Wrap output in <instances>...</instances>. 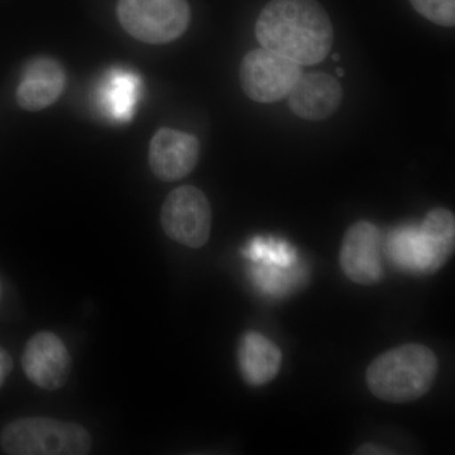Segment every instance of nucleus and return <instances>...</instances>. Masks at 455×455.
Returning a JSON list of instances; mask_svg holds the SVG:
<instances>
[{
    "mask_svg": "<svg viewBox=\"0 0 455 455\" xmlns=\"http://www.w3.org/2000/svg\"><path fill=\"white\" fill-rule=\"evenodd\" d=\"M418 13L443 27L455 25V0H410Z\"/></svg>",
    "mask_w": 455,
    "mask_h": 455,
    "instance_id": "4468645a",
    "label": "nucleus"
},
{
    "mask_svg": "<svg viewBox=\"0 0 455 455\" xmlns=\"http://www.w3.org/2000/svg\"><path fill=\"white\" fill-rule=\"evenodd\" d=\"M12 368H13V362H12L11 355H8L7 350L0 347V387L7 379L9 373L12 372Z\"/></svg>",
    "mask_w": 455,
    "mask_h": 455,
    "instance_id": "2eb2a0df",
    "label": "nucleus"
},
{
    "mask_svg": "<svg viewBox=\"0 0 455 455\" xmlns=\"http://www.w3.org/2000/svg\"><path fill=\"white\" fill-rule=\"evenodd\" d=\"M2 448L11 455H85L92 451V436L70 421L26 418L4 427Z\"/></svg>",
    "mask_w": 455,
    "mask_h": 455,
    "instance_id": "20e7f679",
    "label": "nucleus"
},
{
    "mask_svg": "<svg viewBox=\"0 0 455 455\" xmlns=\"http://www.w3.org/2000/svg\"><path fill=\"white\" fill-rule=\"evenodd\" d=\"M256 37L263 49L302 66L324 61L334 33L316 0H271L257 20Z\"/></svg>",
    "mask_w": 455,
    "mask_h": 455,
    "instance_id": "f257e3e1",
    "label": "nucleus"
},
{
    "mask_svg": "<svg viewBox=\"0 0 455 455\" xmlns=\"http://www.w3.org/2000/svg\"><path fill=\"white\" fill-rule=\"evenodd\" d=\"M337 74H338V76L343 77L344 76V70H343V68H337Z\"/></svg>",
    "mask_w": 455,
    "mask_h": 455,
    "instance_id": "f3484780",
    "label": "nucleus"
},
{
    "mask_svg": "<svg viewBox=\"0 0 455 455\" xmlns=\"http://www.w3.org/2000/svg\"><path fill=\"white\" fill-rule=\"evenodd\" d=\"M199 154L200 143L196 137L171 128H161L149 143V167L156 178L167 182L178 181L193 172Z\"/></svg>",
    "mask_w": 455,
    "mask_h": 455,
    "instance_id": "9d476101",
    "label": "nucleus"
},
{
    "mask_svg": "<svg viewBox=\"0 0 455 455\" xmlns=\"http://www.w3.org/2000/svg\"><path fill=\"white\" fill-rule=\"evenodd\" d=\"M333 60H334V61H338V60H340V56L339 55H333Z\"/></svg>",
    "mask_w": 455,
    "mask_h": 455,
    "instance_id": "a211bd4d",
    "label": "nucleus"
},
{
    "mask_svg": "<svg viewBox=\"0 0 455 455\" xmlns=\"http://www.w3.org/2000/svg\"><path fill=\"white\" fill-rule=\"evenodd\" d=\"M161 224L172 241L190 248H202L211 236V203L196 187L175 188L164 200Z\"/></svg>",
    "mask_w": 455,
    "mask_h": 455,
    "instance_id": "0eeeda50",
    "label": "nucleus"
},
{
    "mask_svg": "<svg viewBox=\"0 0 455 455\" xmlns=\"http://www.w3.org/2000/svg\"><path fill=\"white\" fill-rule=\"evenodd\" d=\"M301 74V65L263 47L248 52L239 66L244 94L263 104L286 98Z\"/></svg>",
    "mask_w": 455,
    "mask_h": 455,
    "instance_id": "423d86ee",
    "label": "nucleus"
},
{
    "mask_svg": "<svg viewBox=\"0 0 455 455\" xmlns=\"http://www.w3.org/2000/svg\"><path fill=\"white\" fill-rule=\"evenodd\" d=\"M22 366L29 381L44 390L56 391L68 381L73 361L64 341L51 331H41L27 343Z\"/></svg>",
    "mask_w": 455,
    "mask_h": 455,
    "instance_id": "1a4fd4ad",
    "label": "nucleus"
},
{
    "mask_svg": "<svg viewBox=\"0 0 455 455\" xmlns=\"http://www.w3.org/2000/svg\"><path fill=\"white\" fill-rule=\"evenodd\" d=\"M341 271L350 281L372 286L382 280L381 232L373 223L357 221L348 228L341 242Z\"/></svg>",
    "mask_w": 455,
    "mask_h": 455,
    "instance_id": "6e6552de",
    "label": "nucleus"
},
{
    "mask_svg": "<svg viewBox=\"0 0 455 455\" xmlns=\"http://www.w3.org/2000/svg\"><path fill=\"white\" fill-rule=\"evenodd\" d=\"M283 353L271 339L257 331H248L238 347V364L244 382L262 387L280 372Z\"/></svg>",
    "mask_w": 455,
    "mask_h": 455,
    "instance_id": "ddd939ff",
    "label": "nucleus"
},
{
    "mask_svg": "<svg viewBox=\"0 0 455 455\" xmlns=\"http://www.w3.org/2000/svg\"><path fill=\"white\" fill-rule=\"evenodd\" d=\"M455 218L436 208L427 212L420 227H401L387 238V254L398 268L412 274L433 275L454 253Z\"/></svg>",
    "mask_w": 455,
    "mask_h": 455,
    "instance_id": "7ed1b4c3",
    "label": "nucleus"
},
{
    "mask_svg": "<svg viewBox=\"0 0 455 455\" xmlns=\"http://www.w3.org/2000/svg\"><path fill=\"white\" fill-rule=\"evenodd\" d=\"M439 372L435 353L418 343L387 350L370 364L368 388L373 396L391 403H406L425 396Z\"/></svg>",
    "mask_w": 455,
    "mask_h": 455,
    "instance_id": "f03ea898",
    "label": "nucleus"
},
{
    "mask_svg": "<svg viewBox=\"0 0 455 455\" xmlns=\"http://www.w3.org/2000/svg\"><path fill=\"white\" fill-rule=\"evenodd\" d=\"M65 85V70L57 60L35 57L26 65L16 90L18 106L28 112L46 109L61 97Z\"/></svg>",
    "mask_w": 455,
    "mask_h": 455,
    "instance_id": "9b49d317",
    "label": "nucleus"
},
{
    "mask_svg": "<svg viewBox=\"0 0 455 455\" xmlns=\"http://www.w3.org/2000/svg\"><path fill=\"white\" fill-rule=\"evenodd\" d=\"M355 454H370V455H382V454H395L390 449L379 447V445L364 444L357 449Z\"/></svg>",
    "mask_w": 455,
    "mask_h": 455,
    "instance_id": "dca6fc26",
    "label": "nucleus"
},
{
    "mask_svg": "<svg viewBox=\"0 0 455 455\" xmlns=\"http://www.w3.org/2000/svg\"><path fill=\"white\" fill-rule=\"evenodd\" d=\"M116 16L128 35L151 44L178 40L190 23L187 0H118Z\"/></svg>",
    "mask_w": 455,
    "mask_h": 455,
    "instance_id": "39448f33",
    "label": "nucleus"
},
{
    "mask_svg": "<svg viewBox=\"0 0 455 455\" xmlns=\"http://www.w3.org/2000/svg\"><path fill=\"white\" fill-rule=\"evenodd\" d=\"M287 98L290 109L299 118L323 121L340 107L343 89L331 75L301 74Z\"/></svg>",
    "mask_w": 455,
    "mask_h": 455,
    "instance_id": "f8f14e48",
    "label": "nucleus"
}]
</instances>
